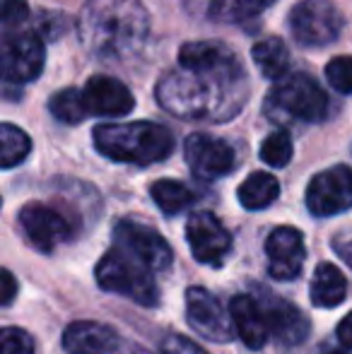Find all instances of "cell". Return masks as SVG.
<instances>
[{
    "label": "cell",
    "instance_id": "cell-2",
    "mask_svg": "<svg viewBox=\"0 0 352 354\" xmlns=\"http://www.w3.org/2000/svg\"><path fill=\"white\" fill-rule=\"evenodd\" d=\"M150 34V15L140 0H87L77 17V37L102 61L133 58Z\"/></svg>",
    "mask_w": 352,
    "mask_h": 354
},
{
    "label": "cell",
    "instance_id": "cell-29",
    "mask_svg": "<svg viewBox=\"0 0 352 354\" xmlns=\"http://www.w3.org/2000/svg\"><path fill=\"white\" fill-rule=\"evenodd\" d=\"M29 17V5L24 0H0V24L17 27Z\"/></svg>",
    "mask_w": 352,
    "mask_h": 354
},
{
    "label": "cell",
    "instance_id": "cell-20",
    "mask_svg": "<svg viewBox=\"0 0 352 354\" xmlns=\"http://www.w3.org/2000/svg\"><path fill=\"white\" fill-rule=\"evenodd\" d=\"M239 203L246 210H266L268 205L277 201L280 196V183L272 174L254 171L244 183L239 186Z\"/></svg>",
    "mask_w": 352,
    "mask_h": 354
},
{
    "label": "cell",
    "instance_id": "cell-1",
    "mask_svg": "<svg viewBox=\"0 0 352 354\" xmlns=\"http://www.w3.org/2000/svg\"><path fill=\"white\" fill-rule=\"evenodd\" d=\"M246 77L237 56L220 66L183 68L167 73L157 84V102L183 121H227L241 109Z\"/></svg>",
    "mask_w": 352,
    "mask_h": 354
},
{
    "label": "cell",
    "instance_id": "cell-7",
    "mask_svg": "<svg viewBox=\"0 0 352 354\" xmlns=\"http://www.w3.org/2000/svg\"><path fill=\"white\" fill-rule=\"evenodd\" d=\"M44 68V44L39 34L19 32L0 37V84H24Z\"/></svg>",
    "mask_w": 352,
    "mask_h": 354
},
{
    "label": "cell",
    "instance_id": "cell-3",
    "mask_svg": "<svg viewBox=\"0 0 352 354\" xmlns=\"http://www.w3.org/2000/svg\"><path fill=\"white\" fill-rule=\"evenodd\" d=\"M94 147L113 162L147 167L165 162L174 152V136L165 126L150 121L104 123L94 128Z\"/></svg>",
    "mask_w": 352,
    "mask_h": 354
},
{
    "label": "cell",
    "instance_id": "cell-18",
    "mask_svg": "<svg viewBox=\"0 0 352 354\" xmlns=\"http://www.w3.org/2000/svg\"><path fill=\"white\" fill-rule=\"evenodd\" d=\"M230 316H232V323H234L237 335L241 337V342H244L249 350H261L268 342L270 330H268L266 313L254 297L239 294V297L232 299Z\"/></svg>",
    "mask_w": 352,
    "mask_h": 354
},
{
    "label": "cell",
    "instance_id": "cell-25",
    "mask_svg": "<svg viewBox=\"0 0 352 354\" xmlns=\"http://www.w3.org/2000/svg\"><path fill=\"white\" fill-rule=\"evenodd\" d=\"M48 109H51V113L58 118V121L68 123V126L82 123L89 113L85 94L77 92V89H61L58 94H53Z\"/></svg>",
    "mask_w": 352,
    "mask_h": 354
},
{
    "label": "cell",
    "instance_id": "cell-6",
    "mask_svg": "<svg viewBox=\"0 0 352 354\" xmlns=\"http://www.w3.org/2000/svg\"><path fill=\"white\" fill-rule=\"evenodd\" d=\"M270 106L290 118H299L306 123H319L328 113V97L316 84L314 77L304 73L290 75L277 82L270 94Z\"/></svg>",
    "mask_w": 352,
    "mask_h": 354
},
{
    "label": "cell",
    "instance_id": "cell-5",
    "mask_svg": "<svg viewBox=\"0 0 352 354\" xmlns=\"http://www.w3.org/2000/svg\"><path fill=\"white\" fill-rule=\"evenodd\" d=\"M292 37L306 48L333 44L343 32V15L331 0H302L290 12Z\"/></svg>",
    "mask_w": 352,
    "mask_h": 354
},
{
    "label": "cell",
    "instance_id": "cell-13",
    "mask_svg": "<svg viewBox=\"0 0 352 354\" xmlns=\"http://www.w3.org/2000/svg\"><path fill=\"white\" fill-rule=\"evenodd\" d=\"M186 162L201 181H215L234 169V149L220 138L193 133L186 140Z\"/></svg>",
    "mask_w": 352,
    "mask_h": 354
},
{
    "label": "cell",
    "instance_id": "cell-23",
    "mask_svg": "<svg viewBox=\"0 0 352 354\" xmlns=\"http://www.w3.org/2000/svg\"><path fill=\"white\" fill-rule=\"evenodd\" d=\"M32 152V140L22 128L12 123H0V169H12L22 164Z\"/></svg>",
    "mask_w": 352,
    "mask_h": 354
},
{
    "label": "cell",
    "instance_id": "cell-12",
    "mask_svg": "<svg viewBox=\"0 0 352 354\" xmlns=\"http://www.w3.org/2000/svg\"><path fill=\"white\" fill-rule=\"evenodd\" d=\"M191 253L203 266H220L232 251V234L212 212H196L186 222Z\"/></svg>",
    "mask_w": 352,
    "mask_h": 354
},
{
    "label": "cell",
    "instance_id": "cell-22",
    "mask_svg": "<svg viewBox=\"0 0 352 354\" xmlns=\"http://www.w3.org/2000/svg\"><path fill=\"white\" fill-rule=\"evenodd\" d=\"M150 196L165 214L183 212L193 201H196L191 188L183 186L181 181H172V178H160V181L152 183Z\"/></svg>",
    "mask_w": 352,
    "mask_h": 354
},
{
    "label": "cell",
    "instance_id": "cell-14",
    "mask_svg": "<svg viewBox=\"0 0 352 354\" xmlns=\"http://www.w3.org/2000/svg\"><path fill=\"white\" fill-rule=\"evenodd\" d=\"M266 253L268 261H270L268 272H270L272 280H295V277H299L306 258L304 236L295 227H277L268 236Z\"/></svg>",
    "mask_w": 352,
    "mask_h": 354
},
{
    "label": "cell",
    "instance_id": "cell-10",
    "mask_svg": "<svg viewBox=\"0 0 352 354\" xmlns=\"http://www.w3.org/2000/svg\"><path fill=\"white\" fill-rule=\"evenodd\" d=\"M186 316L191 328L212 342H230L234 337V323L220 304V299L205 287L186 289Z\"/></svg>",
    "mask_w": 352,
    "mask_h": 354
},
{
    "label": "cell",
    "instance_id": "cell-11",
    "mask_svg": "<svg viewBox=\"0 0 352 354\" xmlns=\"http://www.w3.org/2000/svg\"><path fill=\"white\" fill-rule=\"evenodd\" d=\"M19 227H22L27 241L41 253H51L58 243L71 239L73 234L66 214L51 205H44V203H27L19 210Z\"/></svg>",
    "mask_w": 352,
    "mask_h": 354
},
{
    "label": "cell",
    "instance_id": "cell-15",
    "mask_svg": "<svg viewBox=\"0 0 352 354\" xmlns=\"http://www.w3.org/2000/svg\"><path fill=\"white\" fill-rule=\"evenodd\" d=\"M82 94H85L89 113H94V116H126L136 106L131 89L118 80L106 77V75H94L85 84Z\"/></svg>",
    "mask_w": 352,
    "mask_h": 354
},
{
    "label": "cell",
    "instance_id": "cell-27",
    "mask_svg": "<svg viewBox=\"0 0 352 354\" xmlns=\"http://www.w3.org/2000/svg\"><path fill=\"white\" fill-rule=\"evenodd\" d=\"M326 80L340 94H352V56H335L326 66Z\"/></svg>",
    "mask_w": 352,
    "mask_h": 354
},
{
    "label": "cell",
    "instance_id": "cell-16",
    "mask_svg": "<svg viewBox=\"0 0 352 354\" xmlns=\"http://www.w3.org/2000/svg\"><path fill=\"white\" fill-rule=\"evenodd\" d=\"M261 308L266 313L270 335H275L282 345L295 347L306 340V335H309V318L295 304L285 301L280 297H266Z\"/></svg>",
    "mask_w": 352,
    "mask_h": 354
},
{
    "label": "cell",
    "instance_id": "cell-21",
    "mask_svg": "<svg viewBox=\"0 0 352 354\" xmlns=\"http://www.w3.org/2000/svg\"><path fill=\"white\" fill-rule=\"evenodd\" d=\"M251 56H254V63L261 75L268 80H282L287 68H290V51H287L285 41L277 37L259 41L254 46V51H251Z\"/></svg>",
    "mask_w": 352,
    "mask_h": 354
},
{
    "label": "cell",
    "instance_id": "cell-33",
    "mask_svg": "<svg viewBox=\"0 0 352 354\" xmlns=\"http://www.w3.org/2000/svg\"><path fill=\"white\" fill-rule=\"evenodd\" d=\"M335 253L343 258L345 263L352 268V241H345V243H335Z\"/></svg>",
    "mask_w": 352,
    "mask_h": 354
},
{
    "label": "cell",
    "instance_id": "cell-8",
    "mask_svg": "<svg viewBox=\"0 0 352 354\" xmlns=\"http://www.w3.org/2000/svg\"><path fill=\"white\" fill-rule=\"evenodd\" d=\"M113 241L118 248H123L133 258H138L142 266L150 268L152 272L167 270L172 266V258H174L169 243L160 232L140 222H133V219H121L113 227Z\"/></svg>",
    "mask_w": 352,
    "mask_h": 354
},
{
    "label": "cell",
    "instance_id": "cell-24",
    "mask_svg": "<svg viewBox=\"0 0 352 354\" xmlns=\"http://www.w3.org/2000/svg\"><path fill=\"white\" fill-rule=\"evenodd\" d=\"M275 0H210L207 15L217 22H244L249 17H256Z\"/></svg>",
    "mask_w": 352,
    "mask_h": 354
},
{
    "label": "cell",
    "instance_id": "cell-19",
    "mask_svg": "<svg viewBox=\"0 0 352 354\" xmlns=\"http://www.w3.org/2000/svg\"><path fill=\"white\" fill-rule=\"evenodd\" d=\"M309 294L314 306L335 308L338 304H343L345 294H348V280L333 263H321L311 277Z\"/></svg>",
    "mask_w": 352,
    "mask_h": 354
},
{
    "label": "cell",
    "instance_id": "cell-30",
    "mask_svg": "<svg viewBox=\"0 0 352 354\" xmlns=\"http://www.w3.org/2000/svg\"><path fill=\"white\" fill-rule=\"evenodd\" d=\"M162 354H207L198 342L188 340L183 335H169L162 342Z\"/></svg>",
    "mask_w": 352,
    "mask_h": 354
},
{
    "label": "cell",
    "instance_id": "cell-26",
    "mask_svg": "<svg viewBox=\"0 0 352 354\" xmlns=\"http://www.w3.org/2000/svg\"><path fill=\"white\" fill-rule=\"evenodd\" d=\"M292 152H295L292 138H290V133H285V131L270 133L263 140V145H261V159H263L268 167H275V169L287 167L292 159Z\"/></svg>",
    "mask_w": 352,
    "mask_h": 354
},
{
    "label": "cell",
    "instance_id": "cell-4",
    "mask_svg": "<svg viewBox=\"0 0 352 354\" xmlns=\"http://www.w3.org/2000/svg\"><path fill=\"white\" fill-rule=\"evenodd\" d=\"M94 275H97V282L104 292L121 294L140 306H155L160 301V287L155 282V272L118 246L104 253L102 261L97 263Z\"/></svg>",
    "mask_w": 352,
    "mask_h": 354
},
{
    "label": "cell",
    "instance_id": "cell-32",
    "mask_svg": "<svg viewBox=\"0 0 352 354\" xmlns=\"http://www.w3.org/2000/svg\"><path fill=\"white\" fill-rule=\"evenodd\" d=\"M335 333H338V340L343 342L345 347H352V311L343 318V321H340V326Z\"/></svg>",
    "mask_w": 352,
    "mask_h": 354
},
{
    "label": "cell",
    "instance_id": "cell-34",
    "mask_svg": "<svg viewBox=\"0 0 352 354\" xmlns=\"http://www.w3.org/2000/svg\"><path fill=\"white\" fill-rule=\"evenodd\" d=\"M8 92H10V89L5 87V84H0V94H8Z\"/></svg>",
    "mask_w": 352,
    "mask_h": 354
},
{
    "label": "cell",
    "instance_id": "cell-28",
    "mask_svg": "<svg viewBox=\"0 0 352 354\" xmlns=\"http://www.w3.org/2000/svg\"><path fill=\"white\" fill-rule=\"evenodd\" d=\"M0 354H34V340L22 328H0Z\"/></svg>",
    "mask_w": 352,
    "mask_h": 354
},
{
    "label": "cell",
    "instance_id": "cell-9",
    "mask_svg": "<svg viewBox=\"0 0 352 354\" xmlns=\"http://www.w3.org/2000/svg\"><path fill=\"white\" fill-rule=\"evenodd\" d=\"M306 207L314 217H333L352 207V169L345 164L316 174L306 188Z\"/></svg>",
    "mask_w": 352,
    "mask_h": 354
},
{
    "label": "cell",
    "instance_id": "cell-35",
    "mask_svg": "<svg viewBox=\"0 0 352 354\" xmlns=\"http://www.w3.org/2000/svg\"><path fill=\"white\" fill-rule=\"evenodd\" d=\"M328 354H345V352H328Z\"/></svg>",
    "mask_w": 352,
    "mask_h": 354
},
{
    "label": "cell",
    "instance_id": "cell-17",
    "mask_svg": "<svg viewBox=\"0 0 352 354\" xmlns=\"http://www.w3.org/2000/svg\"><path fill=\"white\" fill-rule=\"evenodd\" d=\"M63 350L68 354H113L118 350V335L104 323L75 321L63 333Z\"/></svg>",
    "mask_w": 352,
    "mask_h": 354
},
{
    "label": "cell",
    "instance_id": "cell-31",
    "mask_svg": "<svg viewBox=\"0 0 352 354\" xmlns=\"http://www.w3.org/2000/svg\"><path fill=\"white\" fill-rule=\"evenodd\" d=\"M17 294V280L12 277V272L0 268V306H8Z\"/></svg>",
    "mask_w": 352,
    "mask_h": 354
}]
</instances>
